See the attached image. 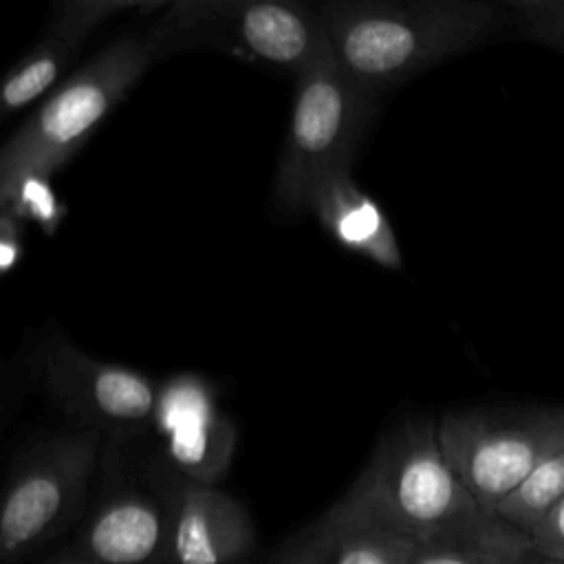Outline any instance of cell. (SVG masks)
<instances>
[{"mask_svg":"<svg viewBox=\"0 0 564 564\" xmlns=\"http://www.w3.org/2000/svg\"><path fill=\"white\" fill-rule=\"evenodd\" d=\"M562 498L564 449L542 463L511 496L496 507V513L529 535L542 516Z\"/></svg>","mask_w":564,"mask_h":564,"instance_id":"cell-16","label":"cell"},{"mask_svg":"<svg viewBox=\"0 0 564 564\" xmlns=\"http://www.w3.org/2000/svg\"><path fill=\"white\" fill-rule=\"evenodd\" d=\"M505 9L522 37L564 55V0H511Z\"/></svg>","mask_w":564,"mask_h":564,"instance_id":"cell-17","label":"cell"},{"mask_svg":"<svg viewBox=\"0 0 564 564\" xmlns=\"http://www.w3.org/2000/svg\"><path fill=\"white\" fill-rule=\"evenodd\" d=\"M333 507L379 522L416 544L489 511L449 467L430 419H410L386 432Z\"/></svg>","mask_w":564,"mask_h":564,"instance_id":"cell-2","label":"cell"},{"mask_svg":"<svg viewBox=\"0 0 564 564\" xmlns=\"http://www.w3.org/2000/svg\"><path fill=\"white\" fill-rule=\"evenodd\" d=\"M328 51L368 93L390 90L509 26L505 2L328 0L317 4Z\"/></svg>","mask_w":564,"mask_h":564,"instance_id":"cell-1","label":"cell"},{"mask_svg":"<svg viewBox=\"0 0 564 564\" xmlns=\"http://www.w3.org/2000/svg\"><path fill=\"white\" fill-rule=\"evenodd\" d=\"M529 538L538 557L564 564V498L542 516Z\"/></svg>","mask_w":564,"mask_h":564,"instance_id":"cell-19","label":"cell"},{"mask_svg":"<svg viewBox=\"0 0 564 564\" xmlns=\"http://www.w3.org/2000/svg\"><path fill=\"white\" fill-rule=\"evenodd\" d=\"M282 564H313V562H311V557L297 546V549H293L291 553H286V557H284Z\"/></svg>","mask_w":564,"mask_h":564,"instance_id":"cell-21","label":"cell"},{"mask_svg":"<svg viewBox=\"0 0 564 564\" xmlns=\"http://www.w3.org/2000/svg\"><path fill=\"white\" fill-rule=\"evenodd\" d=\"M106 438L73 430L29 445L0 505V560L18 564L59 535L79 513Z\"/></svg>","mask_w":564,"mask_h":564,"instance_id":"cell-7","label":"cell"},{"mask_svg":"<svg viewBox=\"0 0 564 564\" xmlns=\"http://www.w3.org/2000/svg\"><path fill=\"white\" fill-rule=\"evenodd\" d=\"M24 253V220L0 209V271L9 273Z\"/></svg>","mask_w":564,"mask_h":564,"instance_id":"cell-20","label":"cell"},{"mask_svg":"<svg viewBox=\"0 0 564 564\" xmlns=\"http://www.w3.org/2000/svg\"><path fill=\"white\" fill-rule=\"evenodd\" d=\"M172 505L137 487L112 489L90 513L77 551L93 564L170 562Z\"/></svg>","mask_w":564,"mask_h":564,"instance_id":"cell-12","label":"cell"},{"mask_svg":"<svg viewBox=\"0 0 564 564\" xmlns=\"http://www.w3.org/2000/svg\"><path fill=\"white\" fill-rule=\"evenodd\" d=\"M165 0H64L53 7L44 35L9 68L0 86V110L15 112L42 93L70 66L90 33L117 13H156Z\"/></svg>","mask_w":564,"mask_h":564,"instance_id":"cell-10","label":"cell"},{"mask_svg":"<svg viewBox=\"0 0 564 564\" xmlns=\"http://www.w3.org/2000/svg\"><path fill=\"white\" fill-rule=\"evenodd\" d=\"M313 564H410L416 542L333 505L297 544Z\"/></svg>","mask_w":564,"mask_h":564,"instance_id":"cell-14","label":"cell"},{"mask_svg":"<svg viewBox=\"0 0 564 564\" xmlns=\"http://www.w3.org/2000/svg\"><path fill=\"white\" fill-rule=\"evenodd\" d=\"M527 533L485 511L480 518L416 546L410 564H527L533 557Z\"/></svg>","mask_w":564,"mask_h":564,"instance_id":"cell-15","label":"cell"},{"mask_svg":"<svg viewBox=\"0 0 564 564\" xmlns=\"http://www.w3.org/2000/svg\"><path fill=\"white\" fill-rule=\"evenodd\" d=\"M375 110L377 95L348 77L330 51L295 77L289 130L273 183L278 209L306 212L311 192L324 174L352 167L355 150Z\"/></svg>","mask_w":564,"mask_h":564,"instance_id":"cell-5","label":"cell"},{"mask_svg":"<svg viewBox=\"0 0 564 564\" xmlns=\"http://www.w3.org/2000/svg\"><path fill=\"white\" fill-rule=\"evenodd\" d=\"M0 209L13 212L18 218L35 220L44 231H55L64 207L59 205L48 176H24L11 189L0 194Z\"/></svg>","mask_w":564,"mask_h":564,"instance_id":"cell-18","label":"cell"},{"mask_svg":"<svg viewBox=\"0 0 564 564\" xmlns=\"http://www.w3.org/2000/svg\"><path fill=\"white\" fill-rule=\"evenodd\" d=\"M256 544L240 500L216 485L183 480L172 500L170 564H238Z\"/></svg>","mask_w":564,"mask_h":564,"instance_id":"cell-11","label":"cell"},{"mask_svg":"<svg viewBox=\"0 0 564 564\" xmlns=\"http://www.w3.org/2000/svg\"><path fill=\"white\" fill-rule=\"evenodd\" d=\"M527 564H562V562H553V560H544V557H538V555H533Z\"/></svg>","mask_w":564,"mask_h":564,"instance_id":"cell-23","label":"cell"},{"mask_svg":"<svg viewBox=\"0 0 564 564\" xmlns=\"http://www.w3.org/2000/svg\"><path fill=\"white\" fill-rule=\"evenodd\" d=\"M31 375L44 399L77 430L126 441L154 425L161 386L134 368L88 355L64 335L37 344Z\"/></svg>","mask_w":564,"mask_h":564,"instance_id":"cell-8","label":"cell"},{"mask_svg":"<svg viewBox=\"0 0 564 564\" xmlns=\"http://www.w3.org/2000/svg\"><path fill=\"white\" fill-rule=\"evenodd\" d=\"M48 564H93L88 557H84L79 551H75V553H70V555H64V557H57V560H53V562H48Z\"/></svg>","mask_w":564,"mask_h":564,"instance_id":"cell-22","label":"cell"},{"mask_svg":"<svg viewBox=\"0 0 564 564\" xmlns=\"http://www.w3.org/2000/svg\"><path fill=\"white\" fill-rule=\"evenodd\" d=\"M165 456L183 480L216 485L234 452L231 425L218 414L212 390L198 377L178 375L161 383L154 425Z\"/></svg>","mask_w":564,"mask_h":564,"instance_id":"cell-9","label":"cell"},{"mask_svg":"<svg viewBox=\"0 0 564 564\" xmlns=\"http://www.w3.org/2000/svg\"><path fill=\"white\" fill-rule=\"evenodd\" d=\"M352 167H337L322 176L308 198L319 227L346 251L383 269L403 267L401 247L381 205L357 185Z\"/></svg>","mask_w":564,"mask_h":564,"instance_id":"cell-13","label":"cell"},{"mask_svg":"<svg viewBox=\"0 0 564 564\" xmlns=\"http://www.w3.org/2000/svg\"><path fill=\"white\" fill-rule=\"evenodd\" d=\"M145 31L161 59L212 48L297 77L328 55L317 7L289 0H165Z\"/></svg>","mask_w":564,"mask_h":564,"instance_id":"cell-4","label":"cell"},{"mask_svg":"<svg viewBox=\"0 0 564 564\" xmlns=\"http://www.w3.org/2000/svg\"><path fill=\"white\" fill-rule=\"evenodd\" d=\"M436 434L467 491L496 511L542 463L564 449V405L456 410L436 423Z\"/></svg>","mask_w":564,"mask_h":564,"instance_id":"cell-6","label":"cell"},{"mask_svg":"<svg viewBox=\"0 0 564 564\" xmlns=\"http://www.w3.org/2000/svg\"><path fill=\"white\" fill-rule=\"evenodd\" d=\"M156 62L161 53L141 31L117 37L75 70L4 143L0 194L31 174L51 178Z\"/></svg>","mask_w":564,"mask_h":564,"instance_id":"cell-3","label":"cell"}]
</instances>
